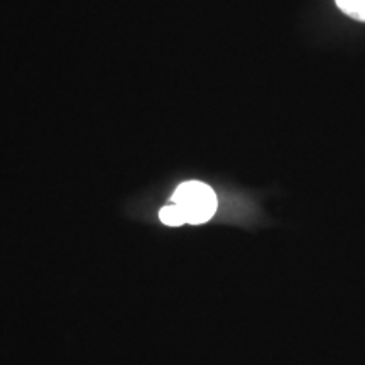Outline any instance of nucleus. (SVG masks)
Segmentation results:
<instances>
[{"mask_svg":"<svg viewBox=\"0 0 365 365\" xmlns=\"http://www.w3.org/2000/svg\"><path fill=\"white\" fill-rule=\"evenodd\" d=\"M335 2L346 16L365 22V0H335Z\"/></svg>","mask_w":365,"mask_h":365,"instance_id":"obj_2","label":"nucleus"},{"mask_svg":"<svg viewBox=\"0 0 365 365\" xmlns=\"http://www.w3.org/2000/svg\"><path fill=\"white\" fill-rule=\"evenodd\" d=\"M171 203L180 207L186 223L200 225L208 222L217 212V195L208 185L200 181H188L178 186Z\"/></svg>","mask_w":365,"mask_h":365,"instance_id":"obj_1","label":"nucleus"},{"mask_svg":"<svg viewBox=\"0 0 365 365\" xmlns=\"http://www.w3.org/2000/svg\"><path fill=\"white\" fill-rule=\"evenodd\" d=\"M159 218H161L163 223H166V225L170 227H181L186 223L185 215H182L180 207H176L175 203L164 207L161 212H159Z\"/></svg>","mask_w":365,"mask_h":365,"instance_id":"obj_3","label":"nucleus"}]
</instances>
